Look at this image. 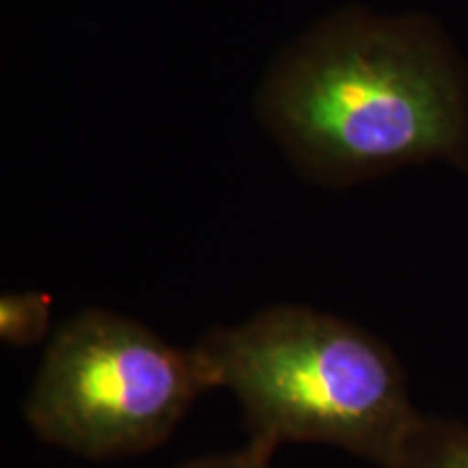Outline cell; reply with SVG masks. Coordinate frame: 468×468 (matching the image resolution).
Masks as SVG:
<instances>
[{"mask_svg": "<svg viewBox=\"0 0 468 468\" xmlns=\"http://www.w3.org/2000/svg\"><path fill=\"white\" fill-rule=\"evenodd\" d=\"M271 455L273 449H269L267 444L250 441L248 447L239 449V452L207 455V458H197L180 468H273Z\"/></svg>", "mask_w": 468, "mask_h": 468, "instance_id": "8992f818", "label": "cell"}, {"mask_svg": "<svg viewBox=\"0 0 468 468\" xmlns=\"http://www.w3.org/2000/svg\"><path fill=\"white\" fill-rule=\"evenodd\" d=\"M261 107L319 183H360L427 161L468 172L466 69L423 17L327 22L273 69Z\"/></svg>", "mask_w": 468, "mask_h": 468, "instance_id": "6da1fadb", "label": "cell"}, {"mask_svg": "<svg viewBox=\"0 0 468 468\" xmlns=\"http://www.w3.org/2000/svg\"><path fill=\"white\" fill-rule=\"evenodd\" d=\"M52 300L46 292H5L0 297V338L11 347H33L50 330Z\"/></svg>", "mask_w": 468, "mask_h": 468, "instance_id": "5b68a950", "label": "cell"}, {"mask_svg": "<svg viewBox=\"0 0 468 468\" xmlns=\"http://www.w3.org/2000/svg\"><path fill=\"white\" fill-rule=\"evenodd\" d=\"M213 388L243 410L250 441L317 442L393 466L423 414L393 351L360 325L306 306H273L196 345Z\"/></svg>", "mask_w": 468, "mask_h": 468, "instance_id": "7a4b0ae2", "label": "cell"}, {"mask_svg": "<svg viewBox=\"0 0 468 468\" xmlns=\"http://www.w3.org/2000/svg\"><path fill=\"white\" fill-rule=\"evenodd\" d=\"M388 468H468V425L423 417Z\"/></svg>", "mask_w": 468, "mask_h": 468, "instance_id": "277c9868", "label": "cell"}, {"mask_svg": "<svg viewBox=\"0 0 468 468\" xmlns=\"http://www.w3.org/2000/svg\"><path fill=\"white\" fill-rule=\"evenodd\" d=\"M210 388L196 347L180 349L139 321L90 308L50 338L25 419L39 441L63 452L128 458L165 442Z\"/></svg>", "mask_w": 468, "mask_h": 468, "instance_id": "3957f363", "label": "cell"}]
</instances>
